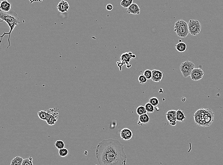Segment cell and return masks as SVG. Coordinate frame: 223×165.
Wrapping results in <instances>:
<instances>
[{"label": "cell", "instance_id": "6da1fadb", "mask_svg": "<svg viewBox=\"0 0 223 165\" xmlns=\"http://www.w3.org/2000/svg\"><path fill=\"white\" fill-rule=\"evenodd\" d=\"M99 165H126L127 155L124 146L118 140H103L99 143L95 151Z\"/></svg>", "mask_w": 223, "mask_h": 165}, {"label": "cell", "instance_id": "7a4b0ae2", "mask_svg": "<svg viewBox=\"0 0 223 165\" xmlns=\"http://www.w3.org/2000/svg\"><path fill=\"white\" fill-rule=\"evenodd\" d=\"M0 18L1 22L4 21L7 23L9 27L10 31L9 32H4L2 35L1 36V43H2L3 38L6 35H8V46L6 50H8L10 47L11 46V43L10 39L12 34V31H14V28L16 26H18L20 23V20L18 14L14 10H12L9 12H3L0 11Z\"/></svg>", "mask_w": 223, "mask_h": 165}, {"label": "cell", "instance_id": "3957f363", "mask_svg": "<svg viewBox=\"0 0 223 165\" xmlns=\"http://www.w3.org/2000/svg\"><path fill=\"white\" fill-rule=\"evenodd\" d=\"M215 114L210 109L201 108L194 113V121L196 125L203 127H207L212 125L214 120Z\"/></svg>", "mask_w": 223, "mask_h": 165}, {"label": "cell", "instance_id": "277c9868", "mask_svg": "<svg viewBox=\"0 0 223 165\" xmlns=\"http://www.w3.org/2000/svg\"><path fill=\"white\" fill-rule=\"evenodd\" d=\"M174 31L179 37H187L189 33L187 23L183 20H178L175 23Z\"/></svg>", "mask_w": 223, "mask_h": 165}, {"label": "cell", "instance_id": "5b68a950", "mask_svg": "<svg viewBox=\"0 0 223 165\" xmlns=\"http://www.w3.org/2000/svg\"><path fill=\"white\" fill-rule=\"evenodd\" d=\"M195 68L194 63L189 60H186L182 63L180 66V71L184 78H187L190 76L193 70Z\"/></svg>", "mask_w": 223, "mask_h": 165}, {"label": "cell", "instance_id": "8992f818", "mask_svg": "<svg viewBox=\"0 0 223 165\" xmlns=\"http://www.w3.org/2000/svg\"><path fill=\"white\" fill-rule=\"evenodd\" d=\"M187 24L189 32L191 35L196 36L201 32L202 26L198 20H190Z\"/></svg>", "mask_w": 223, "mask_h": 165}, {"label": "cell", "instance_id": "52a82bcc", "mask_svg": "<svg viewBox=\"0 0 223 165\" xmlns=\"http://www.w3.org/2000/svg\"><path fill=\"white\" fill-rule=\"evenodd\" d=\"M51 109L47 111L48 115L46 122L49 125H54L58 120L59 113L57 112L58 109Z\"/></svg>", "mask_w": 223, "mask_h": 165}, {"label": "cell", "instance_id": "ba28073f", "mask_svg": "<svg viewBox=\"0 0 223 165\" xmlns=\"http://www.w3.org/2000/svg\"><path fill=\"white\" fill-rule=\"evenodd\" d=\"M204 75V72L200 68H195L190 74L191 80L194 81H198L201 80Z\"/></svg>", "mask_w": 223, "mask_h": 165}, {"label": "cell", "instance_id": "9c48e42d", "mask_svg": "<svg viewBox=\"0 0 223 165\" xmlns=\"http://www.w3.org/2000/svg\"><path fill=\"white\" fill-rule=\"evenodd\" d=\"M176 111L175 110H170L166 113L167 120L172 126H175L176 125Z\"/></svg>", "mask_w": 223, "mask_h": 165}, {"label": "cell", "instance_id": "30bf717a", "mask_svg": "<svg viewBox=\"0 0 223 165\" xmlns=\"http://www.w3.org/2000/svg\"><path fill=\"white\" fill-rule=\"evenodd\" d=\"M120 138L124 140H129L132 139L133 137L132 131L128 128H124L119 132Z\"/></svg>", "mask_w": 223, "mask_h": 165}, {"label": "cell", "instance_id": "8fae6325", "mask_svg": "<svg viewBox=\"0 0 223 165\" xmlns=\"http://www.w3.org/2000/svg\"><path fill=\"white\" fill-rule=\"evenodd\" d=\"M12 10V4L8 1L1 0L0 3V11L3 12H9Z\"/></svg>", "mask_w": 223, "mask_h": 165}, {"label": "cell", "instance_id": "7c38bea8", "mask_svg": "<svg viewBox=\"0 0 223 165\" xmlns=\"http://www.w3.org/2000/svg\"><path fill=\"white\" fill-rule=\"evenodd\" d=\"M70 5L67 1L62 0L58 4L57 9L61 13H65V12H68L69 10L70 9Z\"/></svg>", "mask_w": 223, "mask_h": 165}, {"label": "cell", "instance_id": "4fadbf2b", "mask_svg": "<svg viewBox=\"0 0 223 165\" xmlns=\"http://www.w3.org/2000/svg\"><path fill=\"white\" fill-rule=\"evenodd\" d=\"M152 75L151 80L155 82H159L161 81L163 78V72L157 69H154L152 71Z\"/></svg>", "mask_w": 223, "mask_h": 165}, {"label": "cell", "instance_id": "5bb4252c", "mask_svg": "<svg viewBox=\"0 0 223 165\" xmlns=\"http://www.w3.org/2000/svg\"><path fill=\"white\" fill-rule=\"evenodd\" d=\"M133 54L132 52H125L123 53L121 55L120 60L122 63L123 64H127L128 65H130L129 63L131 61V58H132Z\"/></svg>", "mask_w": 223, "mask_h": 165}, {"label": "cell", "instance_id": "9a60e30c", "mask_svg": "<svg viewBox=\"0 0 223 165\" xmlns=\"http://www.w3.org/2000/svg\"><path fill=\"white\" fill-rule=\"evenodd\" d=\"M127 12L128 14L139 15L140 13V9L138 4L136 3H133L127 9Z\"/></svg>", "mask_w": 223, "mask_h": 165}, {"label": "cell", "instance_id": "2e32d148", "mask_svg": "<svg viewBox=\"0 0 223 165\" xmlns=\"http://www.w3.org/2000/svg\"><path fill=\"white\" fill-rule=\"evenodd\" d=\"M150 116L148 114V113H146L139 116L138 120V124L139 126H143V124L150 122Z\"/></svg>", "mask_w": 223, "mask_h": 165}, {"label": "cell", "instance_id": "e0dca14e", "mask_svg": "<svg viewBox=\"0 0 223 165\" xmlns=\"http://www.w3.org/2000/svg\"><path fill=\"white\" fill-rule=\"evenodd\" d=\"M176 50L180 52H184L187 49V46L185 43L179 40V43L175 45Z\"/></svg>", "mask_w": 223, "mask_h": 165}, {"label": "cell", "instance_id": "ac0fdd59", "mask_svg": "<svg viewBox=\"0 0 223 165\" xmlns=\"http://www.w3.org/2000/svg\"><path fill=\"white\" fill-rule=\"evenodd\" d=\"M176 120L180 122H183L184 120L186 119V116L185 113L181 109H178L176 111Z\"/></svg>", "mask_w": 223, "mask_h": 165}, {"label": "cell", "instance_id": "d6986e66", "mask_svg": "<svg viewBox=\"0 0 223 165\" xmlns=\"http://www.w3.org/2000/svg\"><path fill=\"white\" fill-rule=\"evenodd\" d=\"M23 160L24 159H23V157H21L16 156L14 159L12 160L11 165H21Z\"/></svg>", "mask_w": 223, "mask_h": 165}, {"label": "cell", "instance_id": "ffe728a7", "mask_svg": "<svg viewBox=\"0 0 223 165\" xmlns=\"http://www.w3.org/2000/svg\"><path fill=\"white\" fill-rule=\"evenodd\" d=\"M133 3V0H122L120 3V6H121L123 8L128 9L130 6Z\"/></svg>", "mask_w": 223, "mask_h": 165}, {"label": "cell", "instance_id": "44dd1931", "mask_svg": "<svg viewBox=\"0 0 223 165\" xmlns=\"http://www.w3.org/2000/svg\"><path fill=\"white\" fill-rule=\"evenodd\" d=\"M48 113L47 111H40L38 112V116L40 120L46 121Z\"/></svg>", "mask_w": 223, "mask_h": 165}, {"label": "cell", "instance_id": "7402d4cb", "mask_svg": "<svg viewBox=\"0 0 223 165\" xmlns=\"http://www.w3.org/2000/svg\"><path fill=\"white\" fill-rule=\"evenodd\" d=\"M136 112L137 114L139 116L147 113L146 109L145 108V107L143 106H139L138 107V108H137Z\"/></svg>", "mask_w": 223, "mask_h": 165}, {"label": "cell", "instance_id": "603a6c76", "mask_svg": "<svg viewBox=\"0 0 223 165\" xmlns=\"http://www.w3.org/2000/svg\"><path fill=\"white\" fill-rule=\"evenodd\" d=\"M58 152H59V155L61 157H66L69 153L68 149L65 148L59 149Z\"/></svg>", "mask_w": 223, "mask_h": 165}, {"label": "cell", "instance_id": "cb8c5ba5", "mask_svg": "<svg viewBox=\"0 0 223 165\" xmlns=\"http://www.w3.org/2000/svg\"><path fill=\"white\" fill-rule=\"evenodd\" d=\"M54 145H55L56 148L59 150L65 148V145L64 142L62 140H58L56 141Z\"/></svg>", "mask_w": 223, "mask_h": 165}, {"label": "cell", "instance_id": "d4e9b609", "mask_svg": "<svg viewBox=\"0 0 223 165\" xmlns=\"http://www.w3.org/2000/svg\"><path fill=\"white\" fill-rule=\"evenodd\" d=\"M145 108L146 109V111L147 112H149V113H153L155 111V109H154V107L151 105L150 102H148L145 104Z\"/></svg>", "mask_w": 223, "mask_h": 165}, {"label": "cell", "instance_id": "484cf974", "mask_svg": "<svg viewBox=\"0 0 223 165\" xmlns=\"http://www.w3.org/2000/svg\"><path fill=\"white\" fill-rule=\"evenodd\" d=\"M149 102L154 107H156L159 104V100L156 97H152L149 100Z\"/></svg>", "mask_w": 223, "mask_h": 165}, {"label": "cell", "instance_id": "4316f807", "mask_svg": "<svg viewBox=\"0 0 223 165\" xmlns=\"http://www.w3.org/2000/svg\"><path fill=\"white\" fill-rule=\"evenodd\" d=\"M143 75L145 76V77L147 78V80H150V79H151V78H152V71L150 70V69H146L143 72Z\"/></svg>", "mask_w": 223, "mask_h": 165}, {"label": "cell", "instance_id": "83f0119b", "mask_svg": "<svg viewBox=\"0 0 223 165\" xmlns=\"http://www.w3.org/2000/svg\"><path fill=\"white\" fill-rule=\"evenodd\" d=\"M21 165H34L32 162V157H30L29 159H24Z\"/></svg>", "mask_w": 223, "mask_h": 165}, {"label": "cell", "instance_id": "f1b7e54d", "mask_svg": "<svg viewBox=\"0 0 223 165\" xmlns=\"http://www.w3.org/2000/svg\"><path fill=\"white\" fill-rule=\"evenodd\" d=\"M138 80L139 81V82L140 84H144L145 83H146L147 82V78L145 77V76L143 75V74H140L139 77H138Z\"/></svg>", "mask_w": 223, "mask_h": 165}, {"label": "cell", "instance_id": "f546056e", "mask_svg": "<svg viewBox=\"0 0 223 165\" xmlns=\"http://www.w3.org/2000/svg\"><path fill=\"white\" fill-rule=\"evenodd\" d=\"M106 9L108 11H112L113 9V6L111 4H108L106 7Z\"/></svg>", "mask_w": 223, "mask_h": 165}]
</instances>
